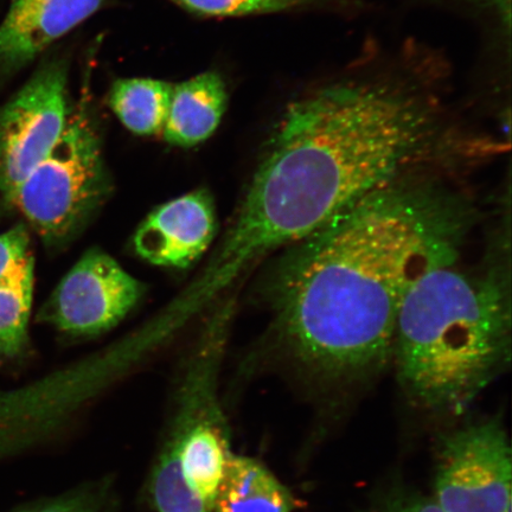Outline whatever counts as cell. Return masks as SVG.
<instances>
[{
  "label": "cell",
  "instance_id": "2",
  "mask_svg": "<svg viewBox=\"0 0 512 512\" xmlns=\"http://www.w3.org/2000/svg\"><path fill=\"white\" fill-rule=\"evenodd\" d=\"M450 172L396 179L278 252L261 286L268 347L320 381L362 380L392 364L408 291L458 261L478 221Z\"/></svg>",
  "mask_w": 512,
  "mask_h": 512
},
{
  "label": "cell",
  "instance_id": "18",
  "mask_svg": "<svg viewBox=\"0 0 512 512\" xmlns=\"http://www.w3.org/2000/svg\"><path fill=\"white\" fill-rule=\"evenodd\" d=\"M110 498V484H85L66 494L28 505L16 512H108Z\"/></svg>",
  "mask_w": 512,
  "mask_h": 512
},
{
  "label": "cell",
  "instance_id": "20",
  "mask_svg": "<svg viewBox=\"0 0 512 512\" xmlns=\"http://www.w3.org/2000/svg\"><path fill=\"white\" fill-rule=\"evenodd\" d=\"M383 512H444L432 497L400 495L388 502Z\"/></svg>",
  "mask_w": 512,
  "mask_h": 512
},
{
  "label": "cell",
  "instance_id": "12",
  "mask_svg": "<svg viewBox=\"0 0 512 512\" xmlns=\"http://www.w3.org/2000/svg\"><path fill=\"white\" fill-rule=\"evenodd\" d=\"M227 104L226 83L217 73H203L172 85L163 138L179 147L206 142L219 127Z\"/></svg>",
  "mask_w": 512,
  "mask_h": 512
},
{
  "label": "cell",
  "instance_id": "11",
  "mask_svg": "<svg viewBox=\"0 0 512 512\" xmlns=\"http://www.w3.org/2000/svg\"><path fill=\"white\" fill-rule=\"evenodd\" d=\"M105 0H11L0 24V72H18L98 12Z\"/></svg>",
  "mask_w": 512,
  "mask_h": 512
},
{
  "label": "cell",
  "instance_id": "21",
  "mask_svg": "<svg viewBox=\"0 0 512 512\" xmlns=\"http://www.w3.org/2000/svg\"><path fill=\"white\" fill-rule=\"evenodd\" d=\"M458 2L471 5L475 9L494 16L504 30L510 31L511 0H458Z\"/></svg>",
  "mask_w": 512,
  "mask_h": 512
},
{
  "label": "cell",
  "instance_id": "10",
  "mask_svg": "<svg viewBox=\"0 0 512 512\" xmlns=\"http://www.w3.org/2000/svg\"><path fill=\"white\" fill-rule=\"evenodd\" d=\"M217 229L213 197L196 190L175 198L147 216L133 245L150 264L187 268L208 251Z\"/></svg>",
  "mask_w": 512,
  "mask_h": 512
},
{
  "label": "cell",
  "instance_id": "4",
  "mask_svg": "<svg viewBox=\"0 0 512 512\" xmlns=\"http://www.w3.org/2000/svg\"><path fill=\"white\" fill-rule=\"evenodd\" d=\"M88 87L69 110L53 151L19 185L15 206L49 247L68 245L112 190Z\"/></svg>",
  "mask_w": 512,
  "mask_h": 512
},
{
  "label": "cell",
  "instance_id": "7",
  "mask_svg": "<svg viewBox=\"0 0 512 512\" xmlns=\"http://www.w3.org/2000/svg\"><path fill=\"white\" fill-rule=\"evenodd\" d=\"M67 72L62 60L44 63L0 106V192L8 202L53 151L66 128Z\"/></svg>",
  "mask_w": 512,
  "mask_h": 512
},
{
  "label": "cell",
  "instance_id": "3",
  "mask_svg": "<svg viewBox=\"0 0 512 512\" xmlns=\"http://www.w3.org/2000/svg\"><path fill=\"white\" fill-rule=\"evenodd\" d=\"M503 248L482 266L459 260L415 281L396 323L392 364L408 398L459 415L511 361V275Z\"/></svg>",
  "mask_w": 512,
  "mask_h": 512
},
{
  "label": "cell",
  "instance_id": "13",
  "mask_svg": "<svg viewBox=\"0 0 512 512\" xmlns=\"http://www.w3.org/2000/svg\"><path fill=\"white\" fill-rule=\"evenodd\" d=\"M293 496L258 460L230 454L213 512H294Z\"/></svg>",
  "mask_w": 512,
  "mask_h": 512
},
{
  "label": "cell",
  "instance_id": "19",
  "mask_svg": "<svg viewBox=\"0 0 512 512\" xmlns=\"http://www.w3.org/2000/svg\"><path fill=\"white\" fill-rule=\"evenodd\" d=\"M34 266L28 230L19 224L0 234V286L9 284L19 274Z\"/></svg>",
  "mask_w": 512,
  "mask_h": 512
},
{
  "label": "cell",
  "instance_id": "15",
  "mask_svg": "<svg viewBox=\"0 0 512 512\" xmlns=\"http://www.w3.org/2000/svg\"><path fill=\"white\" fill-rule=\"evenodd\" d=\"M172 85L153 79H120L113 83L110 106L120 123L138 136L162 134Z\"/></svg>",
  "mask_w": 512,
  "mask_h": 512
},
{
  "label": "cell",
  "instance_id": "9",
  "mask_svg": "<svg viewBox=\"0 0 512 512\" xmlns=\"http://www.w3.org/2000/svg\"><path fill=\"white\" fill-rule=\"evenodd\" d=\"M144 294V286L101 249H91L64 275L40 312L64 334L95 336L118 325Z\"/></svg>",
  "mask_w": 512,
  "mask_h": 512
},
{
  "label": "cell",
  "instance_id": "16",
  "mask_svg": "<svg viewBox=\"0 0 512 512\" xmlns=\"http://www.w3.org/2000/svg\"><path fill=\"white\" fill-rule=\"evenodd\" d=\"M32 297L34 266L0 286V357L15 358L27 348Z\"/></svg>",
  "mask_w": 512,
  "mask_h": 512
},
{
  "label": "cell",
  "instance_id": "6",
  "mask_svg": "<svg viewBox=\"0 0 512 512\" xmlns=\"http://www.w3.org/2000/svg\"><path fill=\"white\" fill-rule=\"evenodd\" d=\"M511 478L501 422H477L441 439L432 498L444 512H511Z\"/></svg>",
  "mask_w": 512,
  "mask_h": 512
},
{
  "label": "cell",
  "instance_id": "14",
  "mask_svg": "<svg viewBox=\"0 0 512 512\" xmlns=\"http://www.w3.org/2000/svg\"><path fill=\"white\" fill-rule=\"evenodd\" d=\"M230 454L229 430L216 428L192 433L179 451L183 482L209 512H213L216 492Z\"/></svg>",
  "mask_w": 512,
  "mask_h": 512
},
{
  "label": "cell",
  "instance_id": "8",
  "mask_svg": "<svg viewBox=\"0 0 512 512\" xmlns=\"http://www.w3.org/2000/svg\"><path fill=\"white\" fill-rule=\"evenodd\" d=\"M111 386L83 360L27 387L0 390V460L41 444Z\"/></svg>",
  "mask_w": 512,
  "mask_h": 512
},
{
  "label": "cell",
  "instance_id": "5",
  "mask_svg": "<svg viewBox=\"0 0 512 512\" xmlns=\"http://www.w3.org/2000/svg\"><path fill=\"white\" fill-rule=\"evenodd\" d=\"M235 306L234 297H226L211 309L184 360L147 482V494L158 512H209L183 482L179 451L192 433L228 428L220 405L219 379Z\"/></svg>",
  "mask_w": 512,
  "mask_h": 512
},
{
  "label": "cell",
  "instance_id": "17",
  "mask_svg": "<svg viewBox=\"0 0 512 512\" xmlns=\"http://www.w3.org/2000/svg\"><path fill=\"white\" fill-rule=\"evenodd\" d=\"M192 14L206 17H241L351 6L348 0H171Z\"/></svg>",
  "mask_w": 512,
  "mask_h": 512
},
{
  "label": "cell",
  "instance_id": "1",
  "mask_svg": "<svg viewBox=\"0 0 512 512\" xmlns=\"http://www.w3.org/2000/svg\"><path fill=\"white\" fill-rule=\"evenodd\" d=\"M499 149L460 110L437 51L369 46L288 102L222 246L249 272L396 179Z\"/></svg>",
  "mask_w": 512,
  "mask_h": 512
}]
</instances>
